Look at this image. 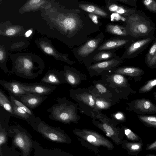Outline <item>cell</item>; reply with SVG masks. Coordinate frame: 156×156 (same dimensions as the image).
Instances as JSON below:
<instances>
[{
    "mask_svg": "<svg viewBox=\"0 0 156 156\" xmlns=\"http://www.w3.org/2000/svg\"><path fill=\"white\" fill-rule=\"evenodd\" d=\"M65 82L71 85L76 84L78 80L75 74L70 70L65 69L63 72Z\"/></svg>",
    "mask_w": 156,
    "mask_h": 156,
    "instance_id": "cb8c5ba5",
    "label": "cell"
},
{
    "mask_svg": "<svg viewBox=\"0 0 156 156\" xmlns=\"http://www.w3.org/2000/svg\"><path fill=\"white\" fill-rule=\"evenodd\" d=\"M124 133L127 138L130 140H137L139 139L138 136L129 129H125Z\"/></svg>",
    "mask_w": 156,
    "mask_h": 156,
    "instance_id": "e575fe53",
    "label": "cell"
},
{
    "mask_svg": "<svg viewBox=\"0 0 156 156\" xmlns=\"http://www.w3.org/2000/svg\"><path fill=\"white\" fill-rule=\"evenodd\" d=\"M154 96L156 99V92L154 93Z\"/></svg>",
    "mask_w": 156,
    "mask_h": 156,
    "instance_id": "bcb514c9",
    "label": "cell"
},
{
    "mask_svg": "<svg viewBox=\"0 0 156 156\" xmlns=\"http://www.w3.org/2000/svg\"><path fill=\"white\" fill-rule=\"evenodd\" d=\"M155 86L156 78L149 81L146 84L140 88L139 91L140 93L148 92Z\"/></svg>",
    "mask_w": 156,
    "mask_h": 156,
    "instance_id": "4dcf8cb0",
    "label": "cell"
},
{
    "mask_svg": "<svg viewBox=\"0 0 156 156\" xmlns=\"http://www.w3.org/2000/svg\"><path fill=\"white\" fill-rule=\"evenodd\" d=\"M127 148L132 152H136L140 151L142 148V145L140 143L127 142L125 144Z\"/></svg>",
    "mask_w": 156,
    "mask_h": 156,
    "instance_id": "1f68e13d",
    "label": "cell"
},
{
    "mask_svg": "<svg viewBox=\"0 0 156 156\" xmlns=\"http://www.w3.org/2000/svg\"><path fill=\"white\" fill-rule=\"evenodd\" d=\"M4 133L1 130L0 134V144L1 145L4 143L5 140V136Z\"/></svg>",
    "mask_w": 156,
    "mask_h": 156,
    "instance_id": "b9f144b4",
    "label": "cell"
},
{
    "mask_svg": "<svg viewBox=\"0 0 156 156\" xmlns=\"http://www.w3.org/2000/svg\"><path fill=\"white\" fill-rule=\"evenodd\" d=\"M32 33V31L31 30H29L26 32L25 35L26 37H28L30 36Z\"/></svg>",
    "mask_w": 156,
    "mask_h": 156,
    "instance_id": "f6af8a7d",
    "label": "cell"
},
{
    "mask_svg": "<svg viewBox=\"0 0 156 156\" xmlns=\"http://www.w3.org/2000/svg\"><path fill=\"white\" fill-rule=\"evenodd\" d=\"M155 38L153 35L135 39L128 45L123 57L130 58L137 56L153 41Z\"/></svg>",
    "mask_w": 156,
    "mask_h": 156,
    "instance_id": "52a82bcc",
    "label": "cell"
},
{
    "mask_svg": "<svg viewBox=\"0 0 156 156\" xmlns=\"http://www.w3.org/2000/svg\"><path fill=\"white\" fill-rule=\"evenodd\" d=\"M41 83L48 84L56 86L65 83L63 72L59 73L49 70L41 80Z\"/></svg>",
    "mask_w": 156,
    "mask_h": 156,
    "instance_id": "8fae6325",
    "label": "cell"
},
{
    "mask_svg": "<svg viewBox=\"0 0 156 156\" xmlns=\"http://www.w3.org/2000/svg\"><path fill=\"white\" fill-rule=\"evenodd\" d=\"M119 62L118 60L112 59L97 63L90 66L89 68L97 71H102L112 68Z\"/></svg>",
    "mask_w": 156,
    "mask_h": 156,
    "instance_id": "ac0fdd59",
    "label": "cell"
},
{
    "mask_svg": "<svg viewBox=\"0 0 156 156\" xmlns=\"http://www.w3.org/2000/svg\"><path fill=\"white\" fill-rule=\"evenodd\" d=\"M15 144L22 149L24 153L28 154L32 144L30 140L26 134L19 132L15 138Z\"/></svg>",
    "mask_w": 156,
    "mask_h": 156,
    "instance_id": "4fadbf2b",
    "label": "cell"
},
{
    "mask_svg": "<svg viewBox=\"0 0 156 156\" xmlns=\"http://www.w3.org/2000/svg\"><path fill=\"white\" fill-rule=\"evenodd\" d=\"M12 103L14 113V117L22 119L28 122L29 123L36 119L37 116L33 117L31 116L14 103Z\"/></svg>",
    "mask_w": 156,
    "mask_h": 156,
    "instance_id": "d6986e66",
    "label": "cell"
},
{
    "mask_svg": "<svg viewBox=\"0 0 156 156\" xmlns=\"http://www.w3.org/2000/svg\"><path fill=\"white\" fill-rule=\"evenodd\" d=\"M112 55L113 54L110 52L102 51L96 54L94 59L96 61H100L109 59Z\"/></svg>",
    "mask_w": 156,
    "mask_h": 156,
    "instance_id": "f546056e",
    "label": "cell"
},
{
    "mask_svg": "<svg viewBox=\"0 0 156 156\" xmlns=\"http://www.w3.org/2000/svg\"><path fill=\"white\" fill-rule=\"evenodd\" d=\"M77 20L76 18L72 16L66 18L62 22L64 28L65 29L70 31L76 29L79 23Z\"/></svg>",
    "mask_w": 156,
    "mask_h": 156,
    "instance_id": "603a6c76",
    "label": "cell"
},
{
    "mask_svg": "<svg viewBox=\"0 0 156 156\" xmlns=\"http://www.w3.org/2000/svg\"><path fill=\"white\" fill-rule=\"evenodd\" d=\"M136 38H132L130 39H117L108 41L101 46L99 48V50H103L110 49L117 47L128 45Z\"/></svg>",
    "mask_w": 156,
    "mask_h": 156,
    "instance_id": "9a60e30c",
    "label": "cell"
},
{
    "mask_svg": "<svg viewBox=\"0 0 156 156\" xmlns=\"http://www.w3.org/2000/svg\"><path fill=\"white\" fill-rule=\"evenodd\" d=\"M0 105L10 116L14 117L12 103L1 89H0Z\"/></svg>",
    "mask_w": 156,
    "mask_h": 156,
    "instance_id": "2e32d148",
    "label": "cell"
},
{
    "mask_svg": "<svg viewBox=\"0 0 156 156\" xmlns=\"http://www.w3.org/2000/svg\"><path fill=\"white\" fill-rule=\"evenodd\" d=\"M43 65H36L27 58L16 62L13 65V72L24 79H31L37 77L43 71Z\"/></svg>",
    "mask_w": 156,
    "mask_h": 156,
    "instance_id": "3957f363",
    "label": "cell"
},
{
    "mask_svg": "<svg viewBox=\"0 0 156 156\" xmlns=\"http://www.w3.org/2000/svg\"><path fill=\"white\" fill-rule=\"evenodd\" d=\"M100 41L99 39H92L88 41L77 51L80 56L85 57L97 48Z\"/></svg>",
    "mask_w": 156,
    "mask_h": 156,
    "instance_id": "5bb4252c",
    "label": "cell"
},
{
    "mask_svg": "<svg viewBox=\"0 0 156 156\" xmlns=\"http://www.w3.org/2000/svg\"><path fill=\"white\" fill-rule=\"evenodd\" d=\"M73 132L77 136L94 146L104 147L110 149L114 147L109 140L95 131L85 129H77L74 130Z\"/></svg>",
    "mask_w": 156,
    "mask_h": 156,
    "instance_id": "277c9868",
    "label": "cell"
},
{
    "mask_svg": "<svg viewBox=\"0 0 156 156\" xmlns=\"http://www.w3.org/2000/svg\"><path fill=\"white\" fill-rule=\"evenodd\" d=\"M81 98L82 101L88 105L94 106L95 101L92 96L89 94H84L81 95Z\"/></svg>",
    "mask_w": 156,
    "mask_h": 156,
    "instance_id": "d6a6232c",
    "label": "cell"
},
{
    "mask_svg": "<svg viewBox=\"0 0 156 156\" xmlns=\"http://www.w3.org/2000/svg\"><path fill=\"white\" fill-rule=\"evenodd\" d=\"M126 20L127 32L131 37L137 38L153 35L155 24L144 12L136 10Z\"/></svg>",
    "mask_w": 156,
    "mask_h": 156,
    "instance_id": "6da1fadb",
    "label": "cell"
},
{
    "mask_svg": "<svg viewBox=\"0 0 156 156\" xmlns=\"http://www.w3.org/2000/svg\"><path fill=\"white\" fill-rule=\"evenodd\" d=\"M95 117L98 120L94 119V123L105 134L106 136L111 139L116 144L120 142L117 129L111 123L108 119L104 115L96 111L92 112Z\"/></svg>",
    "mask_w": 156,
    "mask_h": 156,
    "instance_id": "5b68a950",
    "label": "cell"
},
{
    "mask_svg": "<svg viewBox=\"0 0 156 156\" xmlns=\"http://www.w3.org/2000/svg\"><path fill=\"white\" fill-rule=\"evenodd\" d=\"M22 87L26 93L40 95H47L56 89V86L42 83H27L20 81Z\"/></svg>",
    "mask_w": 156,
    "mask_h": 156,
    "instance_id": "ba28073f",
    "label": "cell"
},
{
    "mask_svg": "<svg viewBox=\"0 0 156 156\" xmlns=\"http://www.w3.org/2000/svg\"><path fill=\"white\" fill-rule=\"evenodd\" d=\"M156 149V141L150 144L147 147V149L149 150L154 149Z\"/></svg>",
    "mask_w": 156,
    "mask_h": 156,
    "instance_id": "7bdbcfd3",
    "label": "cell"
},
{
    "mask_svg": "<svg viewBox=\"0 0 156 156\" xmlns=\"http://www.w3.org/2000/svg\"><path fill=\"white\" fill-rule=\"evenodd\" d=\"M44 2L42 0H32L29 1L25 6V10H29L30 9H37L43 4Z\"/></svg>",
    "mask_w": 156,
    "mask_h": 156,
    "instance_id": "83f0119b",
    "label": "cell"
},
{
    "mask_svg": "<svg viewBox=\"0 0 156 156\" xmlns=\"http://www.w3.org/2000/svg\"><path fill=\"white\" fill-rule=\"evenodd\" d=\"M111 20H115L117 21L121 20L123 21H125L126 19L125 18L121 16L118 13H115L113 14L111 16Z\"/></svg>",
    "mask_w": 156,
    "mask_h": 156,
    "instance_id": "8d00e7d4",
    "label": "cell"
},
{
    "mask_svg": "<svg viewBox=\"0 0 156 156\" xmlns=\"http://www.w3.org/2000/svg\"><path fill=\"white\" fill-rule=\"evenodd\" d=\"M147 65L151 67L156 66V53Z\"/></svg>",
    "mask_w": 156,
    "mask_h": 156,
    "instance_id": "f35d334b",
    "label": "cell"
},
{
    "mask_svg": "<svg viewBox=\"0 0 156 156\" xmlns=\"http://www.w3.org/2000/svg\"><path fill=\"white\" fill-rule=\"evenodd\" d=\"M106 30L108 32L113 34L124 36L129 35L125 27L118 25H108Z\"/></svg>",
    "mask_w": 156,
    "mask_h": 156,
    "instance_id": "7402d4cb",
    "label": "cell"
},
{
    "mask_svg": "<svg viewBox=\"0 0 156 156\" xmlns=\"http://www.w3.org/2000/svg\"><path fill=\"white\" fill-rule=\"evenodd\" d=\"M112 79L115 84L119 85H123L126 82L124 77L122 75L118 74L113 75L112 77Z\"/></svg>",
    "mask_w": 156,
    "mask_h": 156,
    "instance_id": "836d02e7",
    "label": "cell"
},
{
    "mask_svg": "<svg viewBox=\"0 0 156 156\" xmlns=\"http://www.w3.org/2000/svg\"><path fill=\"white\" fill-rule=\"evenodd\" d=\"M57 103L47 109L50 113L49 118L51 119L68 123L75 120L74 106L65 98H58Z\"/></svg>",
    "mask_w": 156,
    "mask_h": 156,
    "instance_id": "7a4b0ae2",
    "label": "cell"
},
{
    "mask_svg": "<svg viewBox=\"0 0 156 156\" xmlns=\"http://www.w3.org/2000/svg\"><path fill=\"white\" fill-rule=\"evenodd\" d=\"M108 9L111 12H116L127 17L133 13L136 10V8H127L115 4L110 5L109 6Z\"/></svg>",
    "mask_w": 156,
    "mask_h": 156,
    "instance_id": "44dd1931",
    "label": "cell"
},
{
    "mask_svg": "<svg viewBox=\"0 0 156 156\" xmlns=\"http://www.w3.org/2000/svg\"><path fill=\"white\" fill-rule=\"evenodd\" d=\"M143 72V71L140 68L133 67L121 68L115 71V73L116 74L131 76H138L141 75Z\"/></svg>",
    "mask_w": 156,
    "mask_h": 156,
    "instance_id": "e0dca14e",
    "label": "cell"
},
{
    "mask_svg": "<svg viewBox=\"0 0 156 156\" xmlns=\"http://www.w3.org/2000/svg\"><path fill=\"white\" fill-rule=\"evenodd\" d=\"M115 118L118 120H121L123 118V114L120 113H118L115 115Z\"/></svg>",
    "mask_w": 156,
    "mask_h": 156,
    "instance_id": "ee69618b",
    "label": "cell"
},
{
    "mask_svg": "<svg viewBox=\"0 0 156 156\" xmlns=\"http://www.w3.org/2000/svg\"><path fill=\"white\" fill-rule=\"evenodd\" d=\"M96 87L99 91L101 93H104L106 91V88L101 84H98L96 85Z\"/></svg>",
    "mask_w": 156,
    "mask_h": 156,
    "instance_id": "74e56055",
    "label": "cell"
},
{
    "mask_svg": "<svg viewBox=\"0 0 156 156\" xmlns=\"http://www.w3.org/2000/svg\"><path fill=\"white\" fill-rule=\"evenodd\" d=\"M9 99L12 102L14 103L19 108L23 110L31 116L33 117H35L36 116L34 114L32 111L28 107L25 105L21 101L18 100L12 94L9 93Z\"/></svg>",
    "mask_w": 156,
    "mask_h": 156,
    "instance_id": "d4e9b609",
    "label": "cell"
},
{
    "mask_svg": "<svg viewBox=\"0 0 156 156\" xmlns=\"http://www.w3.org/2000/svg\"><path fill=\"white\" fill-rule=\"evenodd\" d=\"M88 15L89 17L94 23L97 24L98 23V17L96 15L92 13H89Z\"/></svg>",
    "mask_w": 156,
    "mask_h": 156,
    "instance_id": "ab89813d",
    "label": "cell"
},
{
    "mask_svg": "<svg viewBox=\"0 0 156 156\" xmlns=\"http://www.w3.org/2000/svg\"><path fill=\"white\" fill-rule=\"evenodd\" d=\"M16 32V30L14 29L10 28L6 30L5 33L7 35L11 36L15 34Z\"/></svg>",
    "mask_w": 156,
    "mask_h": 156,
    "instance_id": "60d3db41",
    "label": "cell"
},
{
    "mask_svg": "<svg viewBox=\"0 0 156 156\" xmlns=\"http://www.w3.org/2000/svg\"><path fill=\"white\" fill-rule=\"evenodd\" d=\"M95 103L97 108L100 109L108 108L109 106L108 102L102 99H97Z\"/></svg>",
    "mask_w": 156,
    "mask_h": 156,
    "instance_id": "d590c367",
    "label": "cell"
},
{
    "mask_svg": "<svg viewBox=\"0 0 156 156\" xmlns=\"http://www.w3.org/2000/svg\"><path fill=\"white\" fill-rule=\"evenodd\" d=\"M48 98L47 95L26 93L19 99L27 107L30 109H33L40 106Z\"/></svg>",
    "mask_w": 156,
    "mask_h": 156,
    "instance_id": "9c48e42d",
    "label": "cell"
},
{
    "mask_svg": "<svg viewBox=\"0 0 156 156\" xmlns=\"http://www.w3.org/2000/svg\"><path fill=\"white\" fill-rule=\"evenodd\" d=\"M30 123L40 132L52 140L62 142L66 141L65 135L58 129L48 125L38 117Z\"/></svg>",
    "mask_w": 156,
    "mask_h": 156,
    "instance_id": "8992f818",
    "label": "cell"
},
{
    "mask_svg": "<svg viewBox=\"0 0 156 156\" xmlns=\"http://www.w3.org/2000/svg\"><path fill=\"white\" fill-rule=\"evenodd\" d=\"M134 107L136 110L142 113H156V106L150 101L146 99L135 100Z\"/></svg>",
    "mask_w": 156,
    "mask_h": 156,
    "instance_id": "7c38bea8",
    "label": "cell"
},
{
    "mask_svg": "<svg viewBox=\"0 0 156 156\" xmlns=\"http://www.w3.org/2000/svg\"><path fill=\"white\" fill-rule=\"evenodd\" d=\"M80 8L83 10L93 14H95L102 17H106L107 14L99 8L92 5L86 4H79Z\"/></svg>",
    "mask_w": 156,
    "mask_h": 156,
    "instance_id": "ffe728a7",
    "label": "cell"
},
{
    "mask_svg": "<svg viewBox=\"0 0 156 156\" xmlns=\"http://www.w3.org/2000/svg\"><path fill=\"white\" fill-rule=\"evenodd\" d=\"M148 156H155L154 155H149Z\"/></svg>",
    "mask_w": 156,
    "mask_h": 156,
    "instance_id": "7dc6e473",
    "label": "cell"
},
{
    "mask_svg": "<svg viewBox=\"0 0 156 156\" xmlns=\"http://www.w3.org/2000/svg\"><path fill=\"white\" fill-rule=\"evenodd\" d=\"M156 53V38L149 50L145 58V63L147 65L154 57Z\"/></svg>",
    "mask_w": 156,
    "mask_h": 156,
    "instance_id": "484cf974",
    "label": "cell"
},
{
    "mask_svg": "<svg viewBox=\"0 0 156 156\" xmlns=\"http://www.w3.org/2000/svg\"><path fill=\"white\" fill-rule=\"evenodd\" d=\"M0 84L10 93L19 98L26 93L22 87L20 81L13 80L8 81L0 80Z\"/></svg>",
    "mask_w": 156,
    "mask_h": 156,
    "instance_id": "30bf717a",
    "label": "cell"
},
{
    "mask_svg": "<svg viewBox=\"0 0 156 156\" xmlns=\"http://www.w3.org/2000/svg\"><path fill=\"white\" fill-rule=\"evenodd\" d=\"M142 2L146 8L150 12L156 13V1L144 0Z\"/></svg>",
    "mask_w": 156,
    "mask_h": 156,
    "instance_id": "f1b7e54d",
    "label": "cell"
},
{
    "mask_svg": "<svg viewBox=\"0 0 156 156\" xmlns=\"http://www.w3.org/2000/svg\"><path fill=\"white\" fill-rule=\"evenodd\" d=\"M140 120L150 125L156 127V116H139Z\"/></svg>",
    "mask_w": 156,
    "mask_h": 156,
    "instance_id": "4316f807",
    "label": "cell"
}]
</instances>
